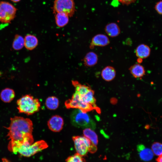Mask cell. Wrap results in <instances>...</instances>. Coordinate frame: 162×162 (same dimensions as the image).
Wrapping results in <instances>:
<instances>
[{
  "mask_svg": "<svg viewBox=\"0 0 162 162\" xmlns=\"http://www.w3.org/2000/svg\"><path fill=\"white\" fill-rule=\"evenodd\" d=\"M105 30L107 34L111 37L117 36L120 32L118 26L115 23H111L107 25L105 27Z\"/></svg>",
  "mask_w": 162,
  "mask_h": 162,
  "instance_id": "cell-18",
  "label": "cell"
},
{
  "mask_svg": "<svg viewBox=\"0 0 162 162\" xmlns=\"http://www.w3.org/2000/svg\"><path fill=\"white\" fill-rule=\"evenodd\" d=\"M48 147L47 143L44 140L36 142L30 145H22L15 148L12 152L18 153L26 157H29L41 151Z\"/></svg>",
  "mask_w": 162,
  "mask_h": 162,
  "instance_id": "cell-5",
  "label": "cell"
},
{
  "mask_svg": "<svg viewBox=\"0 0 162 162\" xmlns=\"http://www.w3.org/2000/svg\"><path fill=\"white\" fill-rule=\"evenodd\" d=\"M2 162H10L8 159L5 158H2Z\"/></svg>",
  "mask_w": 162,
  "mask_h": 162,
  "instance_id": "cell-30",
  "label": "cell"
},
{
  "mask_svg": "<svg viewBox=\"0 0 162 162\" xmlns=\"http://www.w3.org/2000/svg\"><path fill=\"white\" fill-rule=\"evenodd\" d=\"M120 2L125 4H128L134 2L135 0H118Z\"/></svg>",
  "mask_w": 162,
  "mask_h": 162,
  "instance_id": "cell-28",
  "label": "cell"
},
{
  "mask_svg": "<svg viewBox=\"0 0 162 162\" xmlns=\"http://www.w3.org/2000/svg\"><path fill=\"white\" fill-rule=\"evenodd\" d=\"M156 11L160 14H162V1L158 3L155 6Z\"/></svg>",
  "mask_w": 162,
  "mask_h": 162,
  "instance_id": "cell-27",
  "label": "cell"
},
{
  "mask_svg": "<svg viewBox=\"0 0 162 162\" xmlns=\"http://www.w3.org/2000/svg\"><path fill=\"white\" fill-rule=\"evenodd\" d=\"M151 150L155 155H160L162 154V143L158 142H154L152 145Z\"/></svg>",
  "mask_w": 162,
  "mask_h": 162,
  "instance_id": "cell-25",
  "label": "cell"
},
{
  "mask_svg": "<svg viewBox=\"0 0 162 162\" xmlns=\"http://www.w3.org/2000/svg\"><path fill=\"white\" fill-rule=\"evenodd\" d=\"M47 124L50 130L53 132H58L63 128V120L60 116L54 115L49 120Z\"/></svg>",
  "mask_w": 162,
  "mask_h": 162,
  "instance_id": "cell-9",
  "label": "cell"
},
{
  "mask_svg": "<svg viewBox=\"0 0 162 162\" xmlns=\"http://www.w3.org/2000/svg\"><path fill=\"white\" fill-rule=\"evenodd\" d=\"M45 104L48 109L55 110L58 106L59 100L58 98L55 96L49 97L46 99Z\"/></svg>",
  "mask_w": 162,
  "mask_h": 162,
  "instance_id": "cell-24",
  "label": "cell"
},
{
  "mask_svg": "<svg viewBox=\"0 0 162 162\" xmlns=\"http://www.w3.org/2000/svg\"><path fill=\"white\" fill-rule=\"evenodd\" d=\"M86 112L78 109L74 110L70 116L72 125L79 128L95 129V122Z\"/></svg>",
  "mask_w": 162,
  "mask_h": 162,
  "instance_id": "cell-2",
  "label": "cell"
},
{
  "mask_svg": "<svg viewBox=\"0 0 162 162\" xmlns=\"http://www.w3.org/2000/svg\"><path fill=\"white\" fill-rule=\"evenodd\" d=\"M13 2L16 3L19 2L21 0H10Z\"/></svg>",
  "mask_w": 162,
  "mask_h": 162,
  "instance_id": "cell-31",
  "label": "cell"
},
{
  "mask_svg": "<svg viewBox=\"0 0 162 162\" xmlns=\"http://www.w3.org/2000/svg\"><path fill=\"white\" fill-rule=\"evenodd\" d=\"M156 160L157 162H162V154L158 156Z\"/></svg>",
  "mask_w": 162,
  "mask_h": 162,
  "instance_id": "cell-29",
  "label": "cell"
},
{
  "mask_svg": "<svg viewBox=\"0 0 162 162\" xmlns=\"http://www.w3.org/2000/svg\"><path fill=\"white\" fill-rule=\"evenodd\" d=\"M74 147L77 154L83 157L89 152L93 153L97 150L96 146L84 136H74L72 137Z\"/></svg>",
  "mask_w": 162,
  "mask_h": 162,
  "instance_id": "cell-4",
  "label": "cell"
},
{
  "mask_svg": "<svg viewBox=\"0 0 162 162\" xmlns=\"http://www.w3.org/2000/svg\"><path fill=\"white\" fill-rule=\"evenodd\" d=\"M69 16L64 12L56 13L55 16L56 23L59 27H62L66 25L69 21Z\"/></svg>",
  "mask_w": 162,
  "mask_h": 162,
  "instance_id": "cell-19",
  "label": "cell"
},
{
  "mask_svg": "<svg viewBox=\"0 0 162 162\" xmlns=\"http://www.w3.org/2000/svg\"><path fill=\"white\" fill-rule=\"evenodd\" d=\"M66 162H86L82 157L77 153L68 157Z\"/></svg>",
  "mask_w": 162,
  "mask_h": 162,
  "instance_id": "cell-26",
  "label": "cell"
},
{
  "mask_svg": "<svg viewBox=\"0 0 162 162\" xmlns=\"http://www.w3.org/2000/svg\"><path fill=\"white\" fill-rule=\"evenodd\" d=\"M129 70L130 73L135 78L142 77L145 74L144 68L139 64L132 65L130 67Z\"/></svg>",
  "mask_w": 162,
  "mask_h": 162,
  "instance_id": "cell-15",
  "label": "cell"
},
{
  "mask_svg": "<svg viewBox=\"0 0 162 162\" xmlns=\"http://www.w3.org/2000/svg\"><path fill=\"white\" fill-rule=\"evenodd\" d=\"M94 91L91 89L85 94L80 96L83 101L91 105L94 109H96V100L94 97Z\"/></svg>",
  "mask_w": 162,
  "mask_h": 162,
  "instance_id": "cell-20",
  "label": "cell"
},
{
  "mask_svg": "<svg viewBox=\"0 0 162 162\" xmlns=\"http://www.w3.org/2000/svg\"><path fill=\"white\" fill-rule=\"evenodd\" d=\"M15 93L14 91L10 88H6L3 89L0 94L1 100L5 103L11 102L14 98Z\"/></svg>",
  "mask_w": 162,
  "mask_h": 162,
  "instance_id": "cell-17",
  "label": "cell"
},
{
  "mask_svg": "<svg viewBox=\"0 0 162 162\" xmlns=\"http://www.w3.org/2000/svg\"><path fill=\"white\" fill-rule=\"evenodd\" d=\"M137 149L140 157L142 160L148 161L153 158L154 154L151 149L146 147L143 145H138Z\"/></svg>",
  "mask_w": 162,
  "mask_h": 162,
  "instance_id": "cell-11",
  "label": "cell"
},
{
  "mask_svg": "<svg viewBox=\"0 0 162 162\" xmlns=\"http://www.w3.org/2000/svg\"><path fill=\"white\" fill-rule=\"evenodd\" d=\"M110 43L109 39L106 35L102 34H97L92 38L90 48L92 49L95 46H105L108 45Z\"/></svg>",
  "mask_w": 162,
  "mask_h": 162,
  "instance_id": "cell-10",
  "label": "cell"
},
{
  "mask_svg": "<svg viewBox=\"0 0 162 162\" xmlns=\"http://www.w3.org/2000/svg\"><path fill=\"white\" fill-rule=\"evenodd\" d=\"M17 109L20 113L28 115L38 111L40 107L39 100L29 94L24 95L17 100Z\"/></svg>",
  "mask_w": 162,
  "mask_h": 162,
  "instance_id": "cell-3",
  "label": "cell"
},
{
  "mask_svg": "<svg viewBox=\"0 0 162 162\" xmlns=\"http://www.w3.org/2000/svg\"><path fill=\"white\" fill-rule=\"evenodd\" d=\"M84 136L88 138L94 146H96L98 140L97 135L92 129L89 128L85 129L83 130Z\"/></svg>",
  "mask_w": 162,
  "mask_h": 162,
  "instance_id": "cell-21",
  "label": "cell"
},
{
  "mask_svg": "<svg viewBox=\"0 0 162 162\" xmlns=\"http://www.w3.org/2000/svg\"><path fill=\"white\" fill-rule=\"evenodd\" d=\"M16 8L12 4L5 1L0 2V22L8 23L15 17Z\"/></svg>",
  "mask_w": 162,
  "mask_h": 162,
  "instance_id": "cell-6",
  "label": "cell"
},
{
  "mask_svg": "<svg viewBox=\"0 0 162 162\" xmlns=\"http://www.w3.org/2000/svg\"><path fill=\"white\" fill-rule=\"evenodd\" d=\"M101 76L102 78L106 81H110L113 80L116 76V71L115 68L111 66L105 67L102 70Z\"/></svg>",
  "mask_w": 162,
  "mask_h": 162,
  "instance_id": "cell-14",
  "label": "cell"
},
{
  "mask_svg": "<svg viewBox=\"0 0 162 162\" xmlns=\"http://www.w3.org/2000/svg\"><path fill=\"white\" fill-rule=\"evenodd\" d=\"M151 53L150 48L147 45L141 44L139 45L135 50L136 56L139 58L144 59L148 57Z\"/></svg>",
  "mask_w": 162,
  "mask_h": 162,
  "instance_id": "cell-12",
  "label": "cell"
},
{
  "mask_svg": "<svg viewBox=\"0 0 162 162\" xmlns=\"http://www.w3.org/2000/svg\"><path fill=\"white\" fill-rule=\"evenodd\" d=\"M65 105L67 108L78 109L85 112L94 109L92 106L83 101L80 95L75 92L73 95L71 99H69L65 102Z\"/></svg>",
  "mask_w": 162,
  "mask_h": 162,
  "instance_id": "cell-8",
  "label": "cell"
},
{
  "mask_svg": "<svg viewBox=\"0 0 162 162\" xmlns=\"http://www.w3.org/2000/svg\"><path fill=\"white\" fill-rule=\"evenodd\" d=\"M53 10L55 14L58 12H64L69 16H73L75 11L74 0H55Z\"/></svg>",
  "mask_w": 162,
  "mask_h": 162,
  "instance_id": "cell-7",
  "label": "cell"
},
{
  "mask_svg": "<svg viewBox=\"0 0 162 162\" xmlns=\"http://www.w3.org/2000/svg\"><path fill=\"white\" fill-rule=\"evenodd\" d=\"M98 60L97 54L93 52H90L86 54L83 59L84 65L87 67H91L95 65Z\"/></svg>",
  "mask_w": 162,
  "mask_h": 162,
  "instance_id": "cell-16",
  "label": "cell"
},
{
  "mask_svg": "<svg viewBox=\"0 0 162 162\" xmlns=\"http://www.w3.org/2000/svg\"><path fill=\"white\" fill-rule=\"evenodd\" d=\"M72 84L75 88V92L80 95H82L86 94L91 89V88L88 86L82 85L77 81L73 80Z\"/></svg>",
  "mask_w": 162,
  "mask_h": 162,
  "instance_id": "cell-22",
  "label": "cell"
},
{
  "mask_svg": "<svg viewBox=\"0 0 162 162\" xmlns=\"http://www.w3.org/2000/svg\"><path fill=\"white\" fill-rule=\"evenodd\" d=\"M24 46L29 50H32L35 48L38 44V40L34 35L28 34L24 38Z\"/></svg>",
  "mask_w": 162,
  "mask_h": 162,
  "instance_id": "cell-13",
  "label": "cell"
},
{
  "mask_svg": "<svg viewBox=\"0 0 162 162\" xmlns=\"http://www.w3.org/2000/svg\"><path fill=\"white\" fill-rule=\"evenodd\" d=\"M10 120V125L7 128L8 131L7 136L10 140L8 146V150L12 152L20 146L33 143V124L32 121L28 118L17 116L11 118Z\"/></svg>",
  "mask_w": 162,
  "mask_h": 162,
  "instance_id": "cell-1",
  "label": "cell"
},
{
  "mask_svg": "<svg viewBox=\"0 0 162 162\" xmlns=\"http://www.w3.org/2000/svg\"><path fill=\"white\" fill-rule=\"evenodd\" d=\"M24 38L20 35L16 34L12 43V48L16 50H20L24 46Z\"/></svg>",
  "mask_w": 162,
  "mask_h": 162,
  "instance_id": "cell-23",
  "label": "cell"
}]
</instances>
